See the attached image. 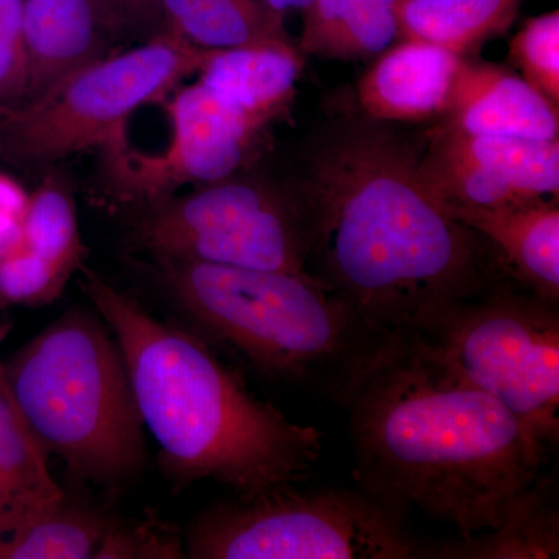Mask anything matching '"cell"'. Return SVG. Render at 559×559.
Here are the masks:
<instances>
[{
  "label": "cell",
  "mask_w": 559,
  "mask_h": 559,
  "mask_svg": "<svg viewBox=\"0 0 559 559\" xmlns=\"http://www.w3.org/2000/svg\"><path fill=\"white\" fill-rule=\"evenodd\" d=\"M27 98L39 97L76 69L106 57L130 27L109 0H22ZM24 102V103H25Z\"/></svg>",
  "instance_id": "12"
},
{
  "label": "cell",
  "mask_w": 559,
  "mask_h": 559,
  "mask_svg": "<svg viewBox=\"0 0 559 559\" xmlns=\"http://www.w3.org/2000/svg\"><path fill=\"white\" fill-rule=\"evenodd\" d=\"M73 274L21 245L0 259V305L46 307L60 299Z\"/></svg>",
  "instance_id": "24"
},
{
  "label": "cell",
  "mask_w": 559,
  "mask_h": 559,
  "mask_svg": "<svg viewBox=\"0 0 559 559\" xmlns=\"http://www.w3.org/2000/svg\"><path fill=\"white\" fill-rule=\"evenodd\" d=\"M488 242L510 278L540 299L559 300V204L536 200L502 207L447 204Z\"/></svg>",
  "instance_id": "15"
},
{
  "label": "cell",
  "mask_w": 559,
  "mask_h": 559,
  "mask_svg": "<svg viewBox=\"0 0 559 559\" xmlns=\"http://www.w3.org/2000/svg\"><path fill=\"white\" fill-rule=\"evenodd\" d=\"M209 49L162 31L146 43L76 69L39 97L0 114V156L49 164L103 148L132 112L162 103L197 75Z\"/></svg>",
  "instance_id": "8"
},
{
  "label": "cell",
  "mask_w": 559,
  "mask_h": 559,
  "mask_svg": "<svg viewBox=\"0 0 559 559\" xmlns=\"http://www.w3.org/2000/svg\"><path fill=\"white\" fill-rule=\"evenodd\" d=\"M419 170L444 204L502 207L558 200L559 139L474 135L441 124L429 134Z\"/></svg>",
  "instance_id": "11"
},
{
  "label": "cell",
  "mask_w": 559,
  "mask_h": 559,
  "mask_svg": "<svg viewBox=\"0 0 559 559\" xmlns=\"http://www.w3.org/2000/svg\"><path fill=\"white\" fill-rule=\"evenodd\" d=\"M558 108L511 70L463 58L441 119L465 134L549 142L559 139Z\"/></svg>",
  "instance_id": "13"
},
{
  "label": "cell",
  "mask_w": 559,
  "mask_h": 559,
  "mask_svg": "<svg viewBox=\"0 0 559 559\" xmlns=\"http://www.w3.org/2000/svg\"><path fill=\"white\" fill-rule=\"evenodd\" d=\"M2 366L28 428L70 476L105 488L139 476L145 426L119 342L94 308H70Z\"/></svg>",
  "instance_id": "5"
},
{
  "label": "cell",
  "mask_w": 559,
  "mask_h": 559,
  "mask_svg": "<svg viewBox=\"0 0 559 559\" xmlns=\"http://www.w3.org/2000/svg\"><path fill=\"white\" fill-rule=\"evenodd\" d=\"M522 0H400L399 38L436 44L466 58L509 31Z\"/></svg>",
  "instance_id": "21"
},
{
  "label": "cell",
  "mask_w": 559,
  "mask_h": 559,
  "mask_svg": "<svg viewBox=\"0 0 559 559\" xmlns=\"http://www.w3.org/2000/svg\"><path fill=\"white\" fill-rule=\"evenodd\" d=\"M151 260L165 296L205 336L344 406L400 336L374 329L314 274Z\"/></svg>",
  "instance_id": "4"
},
{
  "label": "cell",
  "mask_w": 559,
  "mask_h": 559,
  "mask_svg": "<svg viewBox=\"0 0 559 559\" xmlns=\"http://www.w3.org/2000/svg\"><path fill=\"white\" fill-rule=\"evenodd\" d=\"M28 193L16 180L0 175V259L22 245V218Z\"/></svg>",
  "instance_id": "28"
},
{
  "label": "cell",
  "mask_w": 559,
  "mask_h": 559,
  "mask_svg": "<svg viewBox=\"0 0 559 559\" xmlns=\"http://www.w3.org/2000/svg\"><path fill=\"white\" fill-rule=\"evenodd\" d=\"M165 28L201 49L288 43L283 16L263 0H156Z\"/></svg>",
  "instance_id": "20"
},
{
  "label": "cell",
  "mask_w": 559,
  "mask_h": 559,
  "mask_svg": "<svg viewBox=\"0 0 559 559\" xmlns=\"http://www.w3.org/2000/svg\"><path fill=\"white\" fill-rule=\"evenodd\" d=\"M558 554V488L543 476L499 527L460 540L425 544V558L430 559H549Z\"/></svg>",
  "instance_id": "18"
},
{
  "label": "cell",
  "mask_w": 559,
  "mask_h": 559,
  "mask_svg": "<svg viewBox=\"0 0 559 559\" xmlns=\"http://www.w3.org/2000/svg\"><path fill=\"white\" fill-rule=\"evenodd\" d=\"M80 285L119 342L143 426L180 487L212 480L253 495L299 484L322 454V433L257 399L197 334L162 322L91 267Z\"/></svg>",
  "instance_id": "3"
},
{
  "label": "cell",
  "mask_w": 559,
  "mask_h": 559,
  "mask_svg": "<svg viewBox=\"0 0 559 559\" xmlns=\"http://www.w3.org/2000/svg\"><path fill=\"white\" fill-rule=\"evenodd\" d=\"M345 407L359 488L460 538L499 527L549 460L520 418L404 333Z\"/></svg>",
  "instance_id": "2"
},
{
  "label": "cell",
  "mask_w": 559,
  "mask_h": 559,
  "mask_svg": "<svg viewBox=\"0 0 559 559\" xmlns=\"http://www.w3.org/2000/svg\"><path fill=\"white\" fill-rule=\"evenodd\" d=\"M27 98L24 5L22 0H0V114Z\"/></svg>",
  "instance_id": "27"
},
{
  "label": "cell",
  "mask_w": 559,
  "mask_h": 559,
  "mask_svg": "<svg viewBox=\"0 0 559 559\" xmlns=\"http://www.w3.org/2000/svg\"><path fill=\"white\" fill-rule=\"evenodd\" d=\"M187 558L186 539L178 528L157 516L112 521L94 559Z\"/></svg>",
  "instance_id": "26"
},
{
  "label": "cell",
  "mask_w": 559,
  "mask_h": 559,
  "mask_svg": "<svg viewBox=\"0 0 559 559\" xmlns=\"http://www.w3.org/2000/svg\"><path fill=\"white\" fill-rule=\"evenodd\" d=\"M112 521L103 511L70 502L66 496L0 540V559L94 558Z\"/></svg>",
  "instance_id": "22"
},
{
  "label": "cell",
  "mask_w": 559,
  "mask_h": 559,
  "mask_svg": "<svg viewBox=\"0 0 559 559\" xmlns=\"http://www.w3.org/2000/svg\"><path fill=\"white\" fill-rule=\"evenodd\" d=\"M403 333L503 404L544 447H557L558 304L506 278L423 311Z\"/></svg>",
  "instance_id": "6"
},
{
  "label": "cell",
  "mask_w": 559,
  "mask_h": 559,
  "mask_svg": "<svg viewBox=\"0 0 559 559\" xmlns=\"http://www.w3.org/2000/svg\"><path fill=\"white\" fill-rule=\"evenodd\" d=\"M510 60L521 76L559 105V13L539 14L522 25L510 43Z\"/></svg>",
  "instance_id": "25"
},
{
  "label": "cell",
  "mask_w": 559,
  "mask_h": 559,
  "mask_svg": "<svg viewBox=\"0 0 559 559\" xmlns=\"http://www.w3.org/2000/svg\"><path fill=\"white\" fill-rule=\"evenodd\" d=\"M359 81L364 117L381 123L443 117L463 57L418 39H399Z\"/></svg>",
  "instance_id": "14"
},
{
  "label": "cell",
  "mask_w": 559,
  "mask_h": 559,
  "mask_svg": "<svg viewBox=\"0 0 559 559\" xmlns=\"http://www.w3.org/2000/svg\"><path fill=\"white\" fill-rule=\"evenodd\" d=\"M47 457L11 399L0 360V540L66 498Z\"/></svg>",
  "instance_id": "17"
},
{
  "label": "cell",
  "mask_w": 559,
  "mask_h": 559,
  "mask_svg": "<svg viewBox=\"0 0 559 559\" xmlns=\"http://www.w3.org/2000/svg\"><path fill=\"white\" fill-rule=\"evenodd\" d=\"M9 325H5V323H0V341L3 340V337L7 336V333H9Z\"/></svg>",
  "instance_id": "31"
},
{
  "label": "cell",
  "mask_w": 559,
  "mask_h": 559,
  "mask_svg": "<svg viewBox=\"0 0 559 559\" xmlns=\"http://www.w3.org/2000/svg\"><path fill=\"white\" fill-rule=\"evenodd\" d=\"M130 25L151 22L160 16L156 0H109Z\"/></svg>",
  "instance_id": "29"
},
{
  "label": "cell",
  "mask_w": 559,
  "mask_h": 559,
  "mask_svg": "<svg viewBox=\"0 0 559 559\" xmlns=\"http://www.w3.org/2000/svg\"><path fill=\"white\" fill-rule=\"evenodd\" d=\"M263 2L280 16L285 17L289 11H304L310 5L311 0H263Z\"/></svg>",
  "instance_id": "30"
},
{
  "label": "cell",
  "mask_w": 559,
  "mask_h": 559,
  "mask_svg": "<svg viewBox=\"0 0 559 559\" xmlns=\"http://www.w3.org/2000/svg\"><path fill=\"white\" fill-rule=\"evenodd\" d=\"M419 157L381 121H347L312 151L296 187L314 227L318 277L393 336L436 305L510 278L429 189Z\"/></svg>",
  "instance_id": "1"
},
{
  "label": "cell",
  "mask_w": 559,
  "mask_h": 559,
  "mask_svg": "<svg viewBox=\"0 0 559 559\" xmlns=\"http://www.w3.org/2000/svg\"><path fill=\"white\" fill-rule=\"evenodd\" d=\"M22 246L43 259L76 272L87 255L72 191L58 176H47L28 193L22 218Z\"/></svg>",
  "instance_id": "23"
},
{
  "label": "cell",
  "mask_w": 559,
  "mask_h": 559,
  "mask_svg": "<svg viewBox=\"0 0 559 559\" xmlns=\"http://www.w3.org/2000/svg\"><path fill=\"white\" fill-rule=\"evenodd\" d=\"M304 58L288 43L209 49L198 81L221 100L270 128L289 112Z\"/></svg>",
  "instance_id": "16"
},
{
  "label": "cell",
  "mask_w": 559,
  "mask_h": 559,
  "mask_svg": "<svg viewBox=\"0 0 559 559\" xmlns=\"http://www.w3.org/2000/svg\"><path fill=\"white\" fill-rule=\"evenodd\" d=\"M400 0H311L301 14V55L330 60L377 57L399 38Z\"/></svg>",
  "instance_id": "19"
},
{
  "label": "cell",
  "mask_w": 559,
  "mask_h": 559,
  "mask_svg": "<svg viewBox=\"0 0 559 559\" xmlns=\"http://www.w3.org/2000/svg\"><path fill=\"white\" fill-rule=\"evenodd\" d=\"M164 106L171 123V140L164 153L132 150L124 132L102 148L110 187L121 202L148 207L180 187L240 175L267 132L198 80L179 86Z\"/></svg>",
  "instance_id": "10"
},
{
  "label": "cell",
  "mask_w": 559,
  "mask_h": 559,
  "mask_svg": "<svg viewBox=\"0 0 559 559\" xmlns=\"http://www.w3.org/2000/svg\"><path fill=\"white\" fill-rule=\"evenodd\" d=\"M193 559H419V543L401 511L358 489L277 485L235 495L193 521Z\"/></svg>",
  "instance_id": "7"
},
{
  "label": "cell",
  "mask_w": 559,
  "mask_h": 559,
  "mask_svg": "<svg viewBox=\"0 0 559 559\" xmlns=\"http://www.w3.org/2000/svg\"><path fill=\"white\" fill-rule=\"evenodd\" d=\"M132 241L151 259L312 274L314 227L296 187L240 175L143 207Z\"/></svg>",
  "instance_id": "9"
}]
</instances>
